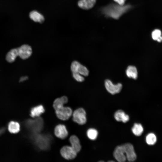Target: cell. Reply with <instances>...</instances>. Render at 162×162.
<instances>
[{"label":"cell","instance_id":"cell-1","mask_svg":"<svg viewBox=\"0 0 162 162\" xmlns=\"http://www.w3.org/2000/svg\"><path fill=\"white\" fill-rule=\"evenodd\" d=\"M113 155L119 162H124L127 159L129 161H133L136 158L134 147L129 143L117 146L114 150Z\"/></svg>","mask_w":162,"mask_h":162},{"label":"cell","instance_id":"cell-2","mask_svg":"<svg viewBox=\"0 0 162 162\" xmlns=\"http://www.w3.org/2000/svg\"><path fill=\"white\" fill-rule=\"evenodd\" d=\"M128 6L123 5H110L105 8L104 12L106 14L115 19H118L127 10Z\"/></svg>","mask_w":162,"mask_h":162},{"label":"cell","instance_id":"cell-3","mask_svg":"<svg viewBox=\"0 0 162 162\" xmlns=\"http://www.w3.org/2000/svg\"><path fill=\"white\" fill-rule=\"evenodd\" d=\"M73 120L77 123L83 125L86 122V113L84 110L82 108L75 110L72 113Z\"/></svg>","mask_w":162,"mask_h":162},{"label":"cell","instance_id":"cell-4","mask_svg":"<svg viewBox=\"0 0 162 162\" xmlns=\"http://www.w3.org/2000/svg\"><path fill=\"white\" fill-rule=\"evenodd\" d=\"M55 113L59 119L64 121L70 118L72 116L73 112L70 107L63 106L55 110Z\"/></svg>","mask_w":162,"mask_h":162},{"label":"cell","instance_id":"cell-5","mask_svg":"<svg viewBox=\"0 0 162 162\" xmlns=\"http://www.w3.org/2000/svg\"><path fill=\"white\" fill-rule=\"evenodd\" d=\"M70 69L72 73H78L83 76H87L89 74V70L87 68L76 61L71 63Z\"/></svg>","mask_w":162,"mask_h":162},{"label":"cell","instance_id":"cell-6","mask_svg":"<svg viewBox=\"0 0 162 162\" xmlns=\"http://www.w3.org/2000/svg\"><path fill=\"white\" fill-rule=\"evenodd\" d=\"M104 84L107 91L112 94L119 93L121 90L122 87L121 83H118L114 84L110 80L108 79L105 80Z\"/></svg>","mask_w":162,"mask_h":162},{"label":"cell","instance_id":"cell-7","mask_svg":"<svg viewBox=\"0 0 162 162\" xmlns=\"http://www.w3.org/2000/svg\"><path fill=\"white\" fill-rule=\"evenodd\" d=\"M62 156L65 159L68 160L75 158L77 155V153L70 146H65L62 147L60 150Z\"/></svg>","mask_w":162,"mask_h":162},{"label":"cell","instance_id":"cell-8","mask_svg":"<svg viewBox=\"0 0 162 162\" xmlns=\"http://www.w3.org/2000/svg\"><path fill=\"white\" fill-rule=\"evenodd\" d=\"M17 49L18 56L23 59H27L32 54V48L28 45L23 44Z\"/></svg>","mask_w":162,"mask_h":162},{"label":"cell","instance_id":"cell-9","mask_svg":"<svg viewBox=\"0 0 162 162\" xmlns=\"http://www.w3.org/2000/svg\"><path fill=\"white\" fill-rule=\"evenodd\" d=\"M54 134L58 138L63 139L66 138L68 135V132L65 125L59 124L54 129Z\"/></svg>","mask_w":162,"mask_h":162},{"label":"cell","instance_id":"cell-10","mask_svg":"<svg viewBox=\"0 0 162 162\" xmlns=\"http://www.w3.org/2000/svg\"><path fill=\"white\" fill-rule=\"evenodd\" d=\"M69 141L71 146L74 150L77 153L81 149V146L80 141L78 137L75 135H72L69 138Z\"/></svg>","mask_w":162,"mask_h":162},{"label":"cell","instance_id":"cell-11","mask_svg":"<svg viewBox=\"0 0 162 162\" xmlns=\"http://www.w3.org/2000/svg\"><path fill=\"white\" fill-rule=\"evenodd\" d=\"M96 0H79L78 2L79 7L83 9L92 8L95 3Z\"/></svg>","mask_w":162,"mask_h":162},{"label":"cell","instance_id":"cell-12","mask_svg":"<svg viewBox=\"0 0 162 162\" xmlns=\"http://www.w3.org/2000/svg\"><path fill=\"white\" fill-rule=\"evenodd\" d=\"M114 117L116 121H121L124 123L127 122L129 119V116L121 110H118L115 112Z\"/></svg>","mask_w":162,"mask_h":162},{"label":"cell","instance_id":"cell-13","mask_svg":"<svg viewBox=\"0 0 162 162\" xmlns=\"http://www.w3.org/2000/svg\"><path fill=\"white\" fill-rule=\"evenodd\" d=\"M68 101V98L65 96L56 99L53 102V106L55 110L64 106Z\"/></svg>","mask_w":162,"mask_h":162},{"label":"cell","instance_id":"cell-14","mask_svg":"<svg viewBox=\"0 0 162 162\" xmlns=\"http://www.w3.org/2000/svg\"><path fill=\"white\" fill-rule=\"evenodd\" d=\"M30 19L35 22L42 23L44 20V18L41 14L36 10L31 11L29 14Z\"/></svg>","mask_w":162,"mask_h":162},{"label":"cell","instance_id":"cell-15","mask_svg":"<svg viewBox=\"0 0 162 162\" xmlns=\"http://www.w3.org/2000/svg\"><path fill=\"white\" fill-rule=\"evenodd\" d=\"M126 74L127 76L134 79H136L138 77V72L136 68L133 66H128L126 70Z\"/></svg>","mask_w":162,"mask_h":162},{"label":"cell","instance_id":"cell-16","mask_svg":"<svg viewBox=\"0 0 162 162\" xmlns=\"http://www.w3.org/2000/svg\"><path fill=\"white\" fill-rule=\"evenodd\" d=\"M45 112L44 107L42 105H39L32 108L30 111V116L34 118L38 117Z\"/></svg>","mask_w":162,"mask_h":162},{"label":"cell","instance_id":"cell-17","mask_svg":"<svg viewBox=\"0 0 162 162\" xmlns=\"http://www.w3.org/2000/svg\"><path fill=\"white\" fill-rule=\"evenodd\" d=\"M18 56L17 48L11 50L7 54L6 56L7 61L11 63L15 60L16 57Z\"/></svg>","mask_w":162,"mask_h":162},{"label":"cell","instance_id":"cell-18","mask_svg":"<svg viewBox=\"0 0 162 162\" xmlns=\"http://www.w3.org/2000/svg\"><path fill=\"white\" fill-rule=\"evenodd\" d=\"M8 129L10 133H17L20 130V124L17 122L11 121L8 124Z\"/></svg>","mask_w":162,"mask_h":162},{"label":"cell","instance_id":"cell-19","mask_svg":"<svg viewBox=\"0 0 162 162\" xmlns=\"http://www.w3.org/2000/svg\"><path fill=\"white\" fill-rule=\"evenodd\" d=\"M133 133L136 136H140L143 131V128L142 125L139 123L134 124L132 129Z\"/></svg>","mask_w":162,"mask_h":162},{"label":"cell","instance_id":"cell-20","mask_svg":"<svg viewBox=\"0 0 162 162\" xmlns=\"http://www.w3.org/2000/svg\"><path fill=\"white\" fill-rule=\"evenodd\" d=\"M146 143L149 145H154L157 141V137L153 133L148 134L146 136Z\"/></svg>","mask_w":162,"mask_h":162},{"label":"cell","instance_id":"cell-21","mask_svg":"<svg viewBox=\"0 0 162 162\" xmlns=\"http://www.w3.org/2000/svg\"><path fill=\"white\" fill-rule=\"evenodd\" d=\"M161 32L159 29H155L153 31L152 33V37L154 40L159 42H162Z\"/></svg>","mask_w":162,"mask_h":162},{"label":"cell","instance_id":"cell-22","mask_svg":"<svg viewBox=\"0 0 162 162\" xmlns=\"http://www.w3.org/2000/svg\"><path fill=\"white\" fill-rule=\"evenodd\" d=\"M87 134L89 139L94 140L97 138L98 135V132L94 129L90 128L87 130Z\"/></svg>","mask_w":162,"mask_h":162},{"label":"cell","instance_id":"cell-23","mask_svg":"<svg viewBox=\"0 0 162 162\" xmlns=\"http://www.w3.org/2000/svg\"><path fill=\"white\" fill-rule=\"evenodd\" d=\"M72 75L74 79L78 82H82L84 80L83 76L78 73H72Z\"/></svg>","mask_w":162,"mask_h":162},{"label":"cell","instance_id":"cell-24","mask_svg":"<svg viewBox=\"0 0 162 162\" xmlns=\"http://www.w3.org/2000/svg\"><path fill=\"white\" fill-rule=\"evenodd\" d=\"M118 4L120 5H123L125 3V0H114Z\"/></svg>","mask_w":162,"mask_h":162},{"label":"cell","instance_id":"cell-25","mask_svg":"<svg viewBox=\"0 0 162 162\" xmlns=\"http://www.w3.org/2000/svg\"><path fill=\"white\" fill-rule=\"evenodd\" d=\"M28 78V77L27 76H22L20 78V82H22L26 80Z\"/></svg>","mask_w":162,"mask_h":162},{"label":"cell","instance_id":"cell-26","mask_svg":"<svg viewBox=\"0 0 162 162\" xmlns=\"http://www.w3.org/2000/svg\"><path fill=\"white\" fill-rule=\"evenodd\" d=\"M5 131V128H0V136L4 133Z\"/></svg>","mask_w":162,"mask_h":162}]
</instances>
